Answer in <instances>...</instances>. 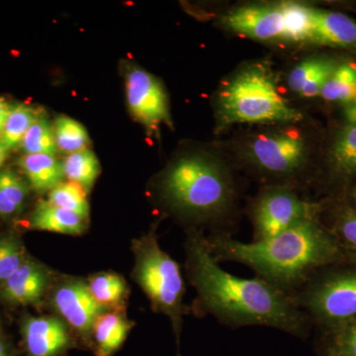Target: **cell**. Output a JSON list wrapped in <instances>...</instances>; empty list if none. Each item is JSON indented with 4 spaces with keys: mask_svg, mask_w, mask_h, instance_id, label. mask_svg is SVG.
I'll list each match as a JSON object with an SVG mask.
<instances>
[{
    "mask_svg": "<svg viewBox=\"0 0 356 356\" xmlns=\"http://www.w3.org/2000/svg\"><path fill=\"white\" fill-rule=\"evenodd\" d=\"M248 158L264 172L289 175L298 172L306 158L303 138L292 132L266 133L248 145Z\"/></svg>",
    "mask_w": 356,
    "mask_h": 356,
    "instance_id": "obj_8",
    "label": "cell"
},
{
    "mask_svg": "<svg viewBox=\"0 0 356 356\" xmlns=\"http://www.w3.org/2000/svg\"><path fill=\"white\" fill-rule=\"evenodd\" d=\"M124 76L129 109L135 118L149 128L170 124L168 97L158 79L135 64L126 65Z\"/></svg>",
    "mask_w": 356,
    "mask_h": 356,
    "instance_id": "obj_9",
    "label": "cell"
},
{
    "mask_svg": "<svg viewBox=\"0 0 356 356\" xmlns=\"http://www.w3.org/2000/svg\"><path fill=\"white\" fill-rule=\"evenodd\" d=\"M19 165L34 191H51L62 184L65 177L63 161L48 154H25Z\"/></svg>",
    "mask_w": 356,
    "mask_h": 356,
    "instance_id": "obj_17",
    "label": "cell"
},
{
    "mask_svg": "<svg viewBox=\"0 0 356 356\" xmlns=\"http://www.w3.org/2000/svg\"><path fill=\"white\" fill-rule=\"evenodd\" d=\"M30 227L39 231L77 236L86 229V220L49 201H41L33 212Z\"/></svg>",
    "mask_w": 356,
    "mask_h": 356,
    "instance_id": "obj_16",
    "label": "cell"
},
{
    "mask_svg": "<svg viewBox=\"0 0 356 356\" xmlns=\"http://www.w3.org/2000/svg\"><path fill=\"white\" fill-rule=\"evenodd\" d=\"M222 125L236 123H294L302 119L281 96L271 70L252 64L238 70L218 97Z\"/></svg>",
    "mask_w": 356,
    "mask_h": 356,
    "instance_id": "obj_4",
    "label": "cell"
},
{
    "mask_svg": "<svg viewBox=\"0 0 356 356\" xmlns=\"http://www.w3.org/2000/svg\"><path fill=\"white\" fill-rule=\"evenodd\" d=\"M63 168L65 177L83 187L86 191L93 186L100 173L97 156L88 149L67 154L63 161Z\"/></svg>",
    "mask_w": 356,
    "mask_h": 356,
    "instance_id": "obj_21",
    "label": "cell"
},
{
    "mask_svg": "<svg viewBox=\"0 0 356 356\" xmlns=\"http://www.w3.org/2000/svg\"><path fill=\"white\" fill-rule=\"evenodd\" d=\"M0 356H9L8 350H7L6 344L2 339H0Z\"/></svg>",
    "mask_w": 356,
    "mask_h": 356,
    "instance_id": "obj_35",
    "label": "cell"
},
{
    "mask_svg": "<svg viewBox=\"0 0 356 356\" xmlns=\"http://www.w3.org/2000/svg\"><path fill=\"white\" fill-rule=\"evenodd\" d=\"M284 13V41L307 42L312 38L314 9L303 4L282 3Z\"/></svg>",
    "mask_w": 356,
    "mask_h": 356,
    "instance_id": "obj_23",
    "label": "cell"
},
{
    "mask_svg": "<svg viewBox=\"0 0 356 356\" xmlns=\"http://www.w3.org/2000/svg\"><path fill=\"white\" fill-rule=\"evenodd\" d=\"M318 353L321 356H356V321L327 334Z\"/></svg>",
    "mask_w": 356,
    "mask_h": 356,
    "instance_id": "obj_28",
    "label": "cell"
},
{
    "mask_svg": "<svg viewBox=\"0 0 356 356\" xmlns=\"http://www.w3.org/2000/svg\"><path fill=\"white\" fill-rule=\"evenodd\" d=\"M344 254H350L356 259V210L343 208L339 210L331 232Z\"/></svg>",
    "mask_w": 356,
    "mask_h": 356,
    "instance_id": "obj_30",
    "label": "cell"
},
{
    "mask_svg": "<svg viewBox=\"0 0 356 356\" xmlns=\"http://www.w3.org/2000/svg\"><path fill=\"white\" fill-rule=\"evenodd\" d=\"M318 204L303 200L287 187L267 188L252 208V242L267 240L303 222L318 220Z\"/></svg>",
    "mask_w": 356,
    "mask_h": 356,
    "instance_id": "obj_7",
    "label": "cell"
},
{
    "mask_svg": "<svg viewBox=\"0 0 356 356\" xmlns=\"http://www.w3.org/2000/svg\"><path fill=\"white\" fill-rule=\"evenodd\" d=\"M13 105L9 104L6 98L0 97V133L3 130L7 117L10 113Z\"/></svg>",
    "mask_w": 356,
    "mask_h": 356,
    "instance_id": "obj_32",
    "label": "cell"
},
{
    "mask_svg": "<svg viewBox=\"0 0 356 356\" xmlns=\"http://www.w3.org/2000/svg\"><path fill=\"white\" fill-rule=\"evenodd\" d=\"M51 302L65 322L86 337L92 332L96 320L106 312L93 298L88 283L79 280L60 283L53 293Z\"/></svg>",
    "mask_w": 356,
    "mask_h": 356,
    "instance_id": "obj_10",
    "label": "cell"
},
{
    "mask_svg": "<svg viewBox=\"0 0 356 356\" xmlns=\"http://www.w3.org/2000/svg\"><path fill=\"white\" fill-rule=\"evenodd\" d=\"M332 161L339 172H356V125L346 126L339 136L332 149Z\"/></svg>",
    "mask_w": 356,
    "mask_h": 356,
    "instance_id": "obj_29",
    "label": "cell"
},
{
    "mask_svg": "<svg viewBox=\"0 0 356 356\" xmlns=\"http://www.w3.org/2000/svg\"><path fill=\"white\" fill-rule=\"evenodd\" d=\"M311 42L356 48V22L343 13L314 9Z\"/></svg>",
    "mask_w": 356,
    "mask_h": 356,
    "instance_id": "obj_14",
    "label": "cell"
},
{
    "mask_svg": "<svg viewBox=\"0 0 356 356\" xmlns=\"http://www.w3.org/2000/svg\"><path fill=\"white\" fill-rule=\"evenodd\" d=\"M41 114L38 109L29 105L17 104L13 106L3 130L0 133V143L3 145L6 151L20 146L25 134Z\"/></svg>",
    "mask_w": 356,
    "mask_h": 356,
    "instance_id": "obj_22",
    "label": "cell"
},
{
    "mask_svg": "<svg viewBox=\"0 0 356 356\" xmlns=\"http://www.w3.org/2000/svg\"><path fill=\"white\" fill-rule=\"evenodd\" d=\"M320 271L292 297L309 320L329 334L356 321V268Z\"/></svg>",
    "mask_w": 356,
    "mask_h": 356,
    "instance_id": "obj_6",
    "label": "cell"
},
{
    "mask_svg": "<svg viewBox=\"0 0 356 356\" xmlns=\"http://www.w3.org/2000/svg\"><path fill=\"white\" fill-rule=\"evenodd\" d=\"M185 250L187 274L197 293L194 307L199 314L213 316L233 329L259 325L300 339L307 337L310 320L287 293L261 278L227 273L197 232L188 236Z\"/></svg>",
    "mask_w": 356,
    "mask_h": 356,
    "instance_id": "obj_1",
    "label": "cell"
},
{
    "mask_svg": "<svg viewBox=\"0 0 356 356\" xmlns=\"http://www.w3.org/2000/svg\"><path fill=\"white\" fill-rule=\"evenodd\" d=\"M132 325L119 310L102 314L96 320L92 329L96 356L113 355L127 339Z\"/></svg>",
    "mask_w": 356,
    "mask_h": 356,
    "instance_id": "obj_18",
    "label": "cell"
},
{
    "mask_svg": "<svg viewBox=\"0 0 356 356\" xmlns=\"http://www.w3.org/2000/svg\"><path fill=\"white\" fill-rule=\"evenodd\" d=\"M20 147L25 154H48L56 156L58 147L53 125L44 114L40 115L25 134Z\"/></svg>",
    "mask_w": 356,
    "mask_h": 356,
    "instance_id": "obj_26",
    "label": "cell"
},
{
    "mask_svg": "<svg viewBox=\"0 0 356 356\" xmlns=\"http://www.w3.org/2000/svg\"><path fill=\"white\" fill-rule=\"evenodd\" d=\"M344 115H346L348 125H356V102L346 104Z\"/></svg>",
    "mask_w": 356,
    "mask_h": 356,
    "instance_id": "obj_33",
    "label": "cell"
},
{
    "mask_svg": "<svg viewBox=\"0 0 356 356\" xmlns=\"http://www.w3.org/2000/svg\"><path fill=\"white\" fill-rule=\"evenodd\" d=\"M22 332L26 348L31 356H57L69 346L67 325L58 318H27Z\"/></svg>",
    "mask_w": 356,
    "mask_h": 356,
    "instance_id": "obj_12",
    "label": "cell"
},
{
    "mask_svg": "<svg viewBox=\"0 0 356 356\" xmlns=\"http://www.w3.org/2000/svg\"><path fill=\"white\" fill-rule=\"evenodd\" d=\"M53 128L56 144L60 151L70 154L88 149L89 136L83 124L60 115L54 122Z\"/></svg>",
    "mask_w": 356,
    "mask_h": 356,
    "instance_id": "obj_24",
    "label": "cell"
},
{
    "mask_svg": "<svg viewBox=\"0 0 356 356\" xmlns=\"http://www.w3.org/2000/svg\"><path fill=\"white\" fill-rule=\"evenodd\" d=\"M86 192L83 187L74 182H62L51 189L48 201L53 205L70 211L88 220L89 205Z\"/></svg>",
    "mask_w": 356,
    "mask_h": 356,
    "instance_id": "obj_27",
    "label": "cell"
},
{
    "mask_svg": "<svg viewBox=\"0 0 356 356\" xmlns=\"http://www.w3.org/2000/svg\"><path fill=\"white\" fill-rule=\"evenodd\" d=\"M6 149L3 147V145L0 143V166L3 165L4 161H6Z\"/></svg>",
    "mask_w": 356,
    "mask_h": 356,
    "instance_id": "obj_34",
    "label": "cell"
},
{
    "mask_svg": "<svg viewBox=\"0 0 356 356\" xmlns=\"http://www.w3.org/2000/svg\"><path fill=\"white\" fill-rule=\"evenodd\" d=\"M206 241L219 264H243L257 277L290 296L318 271L346 257L331 232L318 220L303 222L261 242H240L224 234L211 236Z\"/></svg>",
    "mask_w": 356,
    "mask_h": 356,
    "instance_id": "obj_2",
    "label": "cell"
},
{
    "mask_svg": "<svg viewBox=\"0 0 356 356\" xmlns=\"http://www.w3.org/2000/svg\"><path fill=\"white\" fill-rule=\"evenodd\" d=\"M24 261L22 245L16 238H0V284L6 282Z\"/></svg>",
    "mask_w": 356,
    "mask_h": 356,
    "instance_id": "obj_31",
    "label": "cell"
},
{
    "mask_svg": "<svg viewBox=\"0 0 356 356\" xmlns=\"http://www.w3.org/2000/svg\"><path fill=\"white\" fill-rule=\"evenodd\" d=\"M336 67L332 60L327 58H308L290 72L288 86L302 97H315L321 95L325 81Z\"/></svg>",
    "mask_w": 356,
    "mask_h": 356,
    "instance_id": "obj_15",
    "label": "cell"
},
{
    "mask_svg": "<svg viewBox=\"0 0 356 356\" xmlns=\"http://www.w3.org/2000/svg\"><path fill=\"white\" fill-rule=\"evenodd\" d=\"M27 184L11 170L0 172V215L13 216L24 207Z\"/></svg>",
    "mask_w": 356,
    "mask_h": 356,
    "instance_id": "obj_25",
    "label": "cell"
},
{
    "mask_svg": "<svg viewBox=\"0 0 356 356\" xmlns=\"http://www.w3.org/2000/svg\"><path fill=\"white\" fill-rule=\"evenodd\" d=\"M135 280L149 297L154 311L170 318L178 341L185 292L179 266L159 247L156 236L152 233L135 243Z\"/></svg>",
    "mask_w": 356,
    "mask_h": 356,
    "instance_id": "obj_5",
    "label": "cell"
},
{
    "mask_svg": "<svg viewBox=\"0 0 356 356\" xmlns=\"http://www.w3.org/2000/svg\"><path fill=\"white\" fill-rule=\"evenodd\" d=\"M50 282V275L44 266L25 261L1 284L2 296L13 303L34 304L39 302Z\"/></svg>",
    "mask_w": 356,
    "mask_h": 356,
    "instance_id": "obj_13",
    "label": "cell"
},
{
    "mask_svg": "<svg viewBox=\"0 0 356 356\" xmlns=\"http://www.w3.org/2000/svg\"><path fill=\"white\" fill-rule=\"evenodd\" d=\"M88 285L93 298L105 309L119 310L127 297V284L116 273L95 274L88 280Z\"/></svg>",
    "mask_w": 356,
    "mask_h": 356,
    "instance_id": "obj_19",
    "label": "cell"
},
{
    "mask_svg": "<svg viewBox=\"0 0 356 356\" xmlns=\"http://www.w3.org/2000/svg\"><path fill=\"white\" fill-rule=\"evenodd\" d=\"M222 24L231 31L259 40L284 41V13L278 6H245L229 11L222 17Z\"/></svg>",
    "mask_w": 356,
    "mask_h": 356,
    "instance_id": "obj_11",
    "label": "cell"
},
{
    "mask_svg": "<svg viewBox=\"0 0 356 356\" xmlns=\"http://www.w3.org/2000/svg\"><path fill=\"white\" fill-rule=\"evenodd\" d=\"M320 95L327 102L343 104L356 102V65L350 63L337 65Z\"/></svg>",
    "mask_w": 356,
    "mask_h": 356,
    "instance_id": "obj_20",
    "label": "cell"
},
{
    "mask_svg": "<svg viewBox=\"0 0 356 356\" xmlns=\"http://www.w3.org/2000/svg\"><path fill=\"white\" fill-rule=\"evenodd\" d=\"M159 191L173 211L196 220L222 217L235 195L226 170L214 159L197 154L173 163L159 180Z\"/></svg>",
    "mask_w": 356,
    "mask_h": 356,
    "instance_id": "obj_3",
    "label": "cell"
}]
</instances>
